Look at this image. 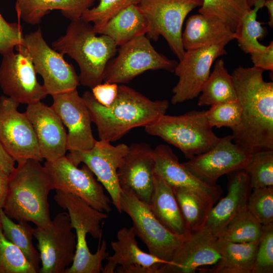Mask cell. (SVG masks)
<instances>
[{
  "mask_svg": "<svg viewBox=\"0 0 273 273\" xmlns=\"http://www.w3.org/2000/svg\"><path fill=\"white\" fill-rule=\"evenodd\" d=\"M264 71L239 66L231 74L242 109L233 140L251 153L273 150V82L263 79Z\"/></svg>",
  "mask_w": 273,
  "mask_h": 273,
  "instance_id": "obj_1",
  "label": "cell"
},
{
  "mask_svg": "<svg viewBox=\"0 0 273 273\" xmlns=\"http://www.w3.org/2000/svg\"><path fill=\"white\" fill-rule=\"evenodd\" d=\"M96 125L100 140L114 142L130 130L145 127L166 114V100L153 101L133 88L118 85L117 97L110 107L99 103L92 92L82 96Z\"/></svg>",
  "mask_w": 273,
  "mask_h": 273,
  "instance_id": "obj_2",
  "label": "cell"
},
{
  "mask_svg": "<svg viewBox=\"0 0 273 273\" xmlns=\"http://www.w3.org/2000/svg\"><path fill=\"white\" fill-rule=\"evenodd\" d=\"M40 161L29 159L18 163L9 174L3 210L17 222L46 228L51 223L48 195L55 190L52 178Z\"/></svg>",
  "mask_w": 273,
  "mask_h": 273,
  "instance_id": "obj_3",
  "label": "cell"
},
{
  "mask_svg": "<svg viewBox=\"0 0 273 273\" xmlns=\"http://www.w3.org/2000/svg\"><path fill=\"white\" fill-rule=\"evenodd\" d=\"M97 34L90 23L80 18L71 21L65 34L52 44L53 49L76 61L80 69V84L91 88L102 83L107 65L118 47L109 36Z\"/></svg>",
  "mask_w": 273,
  "mask_h": 273,
  "instance_id": "obj_4",
  "label": "cell"
},
{
  "mask_svg": "<svg viewBox=\"0 0 273 273\" xmlns=\"http://www.w3.org/2000/svg\"><path fill=\"white\" fill-rule=\"evenodd\" d=\"M54 199L59 207L68 211L76 236L74 258L65 273L103 272L102 262L109 255L107 251V243L103 239L101 243L99 240L97 250L92 254L88 247L86 236L89 234L95 239H101V223L108 218V214L94 208L78 196L59 190H56Z\"/></svg>",
  "mask_w": 273,
  "mask_h": 273,
  "instance_id": "obj_5",
  "label": "cell"
},
{
  "mask_svg": "<svg viewBox=\"0 0 273 273\" xmlns=\"http://www.w3.org/2000/svg\"><path fill=\"white\" fill-rule=\"evenodd\" d=\"M144 128L149 134L179 149L189 159L208 151L220 138L214 133L204 110L177 116L165 114Z\"/></svg>",
  "mask_w": 273,
  "mask_h": 273,
  "instance_id": "obj_6",
  "label": "cell"
},
{
  "mask_svg": "<svg viewBox=\"0 0 273 273\" xmlns=\"http://www.w3.org/2000/svg\"><path fill=\"white\" fill-rule=\"evenodd\" d=\"M120 202L122 211L131 218L136 236L146 245L149 253L170 261L188 236L169 231L155 216L149 205L132 193L121 190Z\"/></svg>",
  "mask_w": 273,
  "mask_h": 273,
  "instance_id": "obj_7",
  "label": "cell"
},
{
  "mask_svg": "<svg viewBox=\"0 0 273 273\" xmlns=\"http://www.w3.org/2000/svg\"><path fill=\"white\" fill-rule=\"evenodd\" d=\"M158 53L145 35L136 37L120 46L116 57L108 63L103 81L122 84L150 70L173 72L177 64Z\"/></svg>",
  "mask_w": 273,
  "mask_h": 273,
  "instance_id": "obj_8",
  "label": "cell"
},
{
  "mask_svg": "<svg viewBox=\"0 0 273 273\" xmlns=\"http://www.w3.org/2000/svg\"><path fill=\"white\" fill-rule=\"evenodd\" d=\"M202 3V0H141L138 5L149 23L147 37L156 41L163 36L181 60L186 52L181 40L184 22L188 14Z\"/></svg>",
  "mask_w": 273,
  "mask_h": 273,
  "instance_id": "obj_9",
  "label": "cell"
},
{
  "mask_svg": "<svg viewBox=\"0 0 273 273\" xmlns=\"http://www.w3.org/2000/svg\"><path fill=\"white\" fill-rule=\"evenodd\" d=\"M68 213H58L46 228H34L41 266L40 273H65L72 263L76 248V236Z\"/></svg>",
  "mask_w": 273,
  "mask_h": 273,
  "instance_id": "obj_10",
  "label": "cell"
},
{
  "mask_svg": "<svg viewBox=\"0 0 273 273\" xmlns=\"http://www.w3.org/2000/svg\"><path fill=\"white\" fill-rule=\"evenodd\" d=\"M24 46L32 60L36 73L42 77L48 95L53 96L76 89L79 76L63 55L46 42L41 29L24 35Z\"/></svg>",
  "mask_w": 273,
  "mask_h": 273,
  "instance_id": "obj_11",
  "label": "cell"
},
{
  "mask_svg": "<svg viewBox=\"0 0 273 273\" xmlns=\"http://www.w3.org/2000/svg\"><path fill=\"white\" fill-rule=\"evenodd\" d=\"M3 56L0 65V86L8 97L19 104H30L48 95L37 81L36 71L29 54L24 45Z\"/></svg>",
  "mask_w": 273,
  "mask_h": 273,
  "instance_id": "obj_12",
  "label": "cell"
},
{
  "mask_svg": "<svg viewBox=\"0 0 273 273\" xmlns=\"http://www.w3.org/2000/svg\"><path fill=\"white\" fill-rule=\"evenodd\" d=\"M19 104L7 96L0 97V142L17 163L42 161L33 126L25 112L18 110Z\"/></svg>",
  "mask_w": 273,
  "mask_h": 273,
  "instance_id": "obj_13",
  "label": "cell"
},
{
  "mask_svg": "<svg viewBox=\"0 0 273 273\" xmlns=\"http://www.w3.org/2000/svg\"><path fill=\"white\" fill-rule=\"evenodd\" d=\"M44 166L52 178L55 190L75 195L100 211H111L112 201L86 165L79 168L65 155L54 161H46Z\"/></svg>",
  "mask_w": 273,
  "mask_h": 273,
  "instance_id": "obj_14",
  "label": "cell"
},
{
  "mask_svg": "<svg viewBox=\"0 0 273 273\" xmlns=\"http://www.w3.org/2000/svg\"><path fill=\"white\" fill-rule=\"evenodd\" d=\"M129 146L121 143L113 146L111 142L100 140L94 147L84 151H71L66 157L76 166L83 163L93 172L110 195L112 203L119 213L121 189L118 169L128 153Z\"/></svg>",
  "mask_w": 273,
  "mask_h": 273,
  "instance_id": "obj_15",
  "label": "cell"
},
{
  "mask_svg": "<svg viewBox=\"0 0 273 273\" xmlns=\"http://www.w3.org/2000/svg\"><path fill=\"white\" fill-rule=\"evenodd\" d=\"M226 44L221 43L186 51L173 72L178 80L172 91L171 102L173 105L198 97L210 75L213 63L216 59L226 54Z\"/></svg>",
  "mask_w": 273,
  "mask_h": 273,
  "instance_id": "obj_16",
  "label": "cell"
},
{
  "mask_svg": "<svg viewBox=\"0 0 273 273\" xmlns=\"http://www.w3.org/2000/svg\"><path fill=\"white\" fill-rule=\"evenodd\" d=\"M251 152L236 144L231 135L220 138L210 150L190 159L183 164L203 182L216 184L222 175L244 169Z\"/></svg>",
  "mask_w": 273,
  "mask_h": 273,
  "instance_id": "obj_17",
  "label": "cell"
},
{
  "mask_svg": "<svg viewBox=\"0 0 273 273\" xmlns=\"http://www.w3.org/2000/svg\"><path fill=\"white\" fill-rule=\"evenodd\" d=\"M52 107L68 129L67 151L92 149L97 140L93 134L89 111L76 89L52 96Z\"/></svg>",
  "mask_w": 273,
  "mask_h": 273,
  "instance_id": "obj_18",
  "label": "cell"
},
{
  "mask_svg": "<svg viewBox=\"0 0 273 273\" xmlns=\"http://www.w3.org/2000/svg\"><path fill=\"white\" fill-rule=\"evenodd\" d=\"M121 190L149 205L154 189L153 149L145 143H133L117 171Z\"/></svg>",
  "mask_w": 273,
  "mask_h": 273,
  "instance_id": "obj_19",
  "label": "cell"
},
{
  "mask_svg": "<svg viewBox=\"0 0 273 273\" xmlns=\"http://www.w3.org/2000/svg\"><path fill=\"white\" fill-rule=\"evenodd\" d=\"M218 238L207 228L191 233L176 251L170 264H162L159 273H192L211 266L219 259Z\"/></svg>",
  "mask_w": 273,
  "mask_h": 273,
  "instance_id": "obj_20",
  "label": "cell"
},
{
  "mask_svg": "<svg viewBox=\"0 0 273 273\" xmlns=\"http://www.w3.org/2000/svg\"><path fill=\"white\" fill-rule=\"evenodd\" d=\"M136 236L132 226L123 227L118 231L117 240L111 243L114 253L107 258L102 272L159 273L162 264L170 263L141 250Z\"/></svg>",
  "mask_w": 273,
  "mask_h": 273,
  "instance_id": "obj_21",
  "label": "cell"
},
{
  "mask_svg": "<svg viewBox=\"0 0 273 273\" xmlns=\"http://www.w3.org/2000/svg\"><path fill=\"white\" fill-rule=\"evenodd\" d=\"M154 174L172 188L192 191L214 206L222 194L221 187L203 182L183 164L168 145L160 144L153 149Z\"/></svg>",
  "mask_w": 273,
  "mask_h": 273,
  "instance_id": "obj_22",
  "label": "cell"
},
{
  "mask_svg": "<svg viewBox=\"0 0 273 273\" xmlns=\"http://www.w3.org/2000/svg\"><path fill=\"white\" fill-rule=\"evenodd\" d=\"M25 112L33 126L43 159L52 162L65 156L67 133L52 106L38 101L27 105Z\"/></svg>",
  "mask_w": 273,
  "mask_h": 273,
  "instance_id": "obj_23",
  "label": "cell"
},
{
  "mask_svg": "<svg viewBox=\"0 0 273 273\" xmlns=\"http://www.w3.org/2000/svg\"><path fill=\"white\" fill-rule=\"evenodd\" d=\"M227 175L228 194L212 207L205 226L218 238L229 222L247 208L252 190L249 178L244 169Z\"/></svg>",
  "mask_w": 273,
  "mask_h": 273,
  "instance_id": "obj_24",
  "label": "cell"
},
{
  "mask_svg": "<svg viewBox=\"0 0 273 273\" xmlns=\"http://www.w3.org/2000/svg\"><path fill=\"white\" fill-rule=\"evenodd\" d=\"M235 39V33L220 19L200 13L187 20L181 40L185 51L221 43Z\"/></svg>",
  "mask_w": 273,
  "mask_h": 273,
  "instance_id": "obj_25",
  "label": "cell"
},
{
  "mask_svg": "<svg viewBox=\"0 0 273 273\" xmlns=\"http://www.w3.org/2000/svg\"><path fill=\"white\" fill-rule=\"evenodd\" d=\"M96 0H16V11L19 19L36 25L51 11L60 10L71 21L81 18L83 13L91 8Z\"/></svg>",
  "mask_w": 273,
  "mask_h": 273,
  "instance_id": "obj_26",
  "label": "cell"
},
{
  "mask_svg": "<svg viewBox=\"0 0 273 273\" xmlns=\"http://www.w3.org/2000/svg\"><path fill=\"white\" fill-rule=\"evenodd\" d=\"M149 206L157 219L171 232L186 237L191 234L186 227L172 187L155 174Z\"/></svg>",
  "mask_w": 273,
  "mask_h": 273,
  "instance_id": "obj_27",
  "label": "cell"
},
{
  "mask_svg": "<svg viewBox=\"0 0 273 273\" xmlns=\"http://www.w3.org/2000/svg\"><path fill=\"white\" fill-rule=\"evenodd\" d=\"M259 241L238 243L218 238L219 259L211 267L200 268L209 273H251Z\"/></svg>",
  "mask_w": 273,
  "mask_h": 273,
  "instance_id": "obj_28",
  "label": "cell"
},
{
  "mask_svg": "<svg viewBox=\"0 0 273 273\" xmlns=\"http://www.w3.org/2000/svg\"><path fill=\"white\" fill-rule=\"evenodd\" d=\"M149 29L148 20L138 5H132L112 17L99 34L110 37L120 47L131 39L145 35Z\"/></svg>",
  "mask_w": 273,
  "mask_h": 273,
  "instance_id": "obj_29",
  "label": "cell"
},
{
  "mask_svg": "<svg viewBox=\"0 0 273 273\" xmlns=\"http://www.w3.org/2000/svg\"><path fill=\"white\" fill-rule=\"evenodd\" d=\"M198 105L211 106L237 100L232 75L225 67L222 59H217L213 71L201 89Z\"/></svg>",
  "mask_w": 273,
  "mask_h": 273,
  "instance_id": "obj_30",
  "label": "cell"
},
{
  "mask_svg": "<svg viewBox=\"0 0 273 273\" xmlns=\"http://www.w3.org/2000/svg\"><path fill=\"white\" fill-rule=\"evenodd\" d=\"M0 224L6 238L24 253L37 272L40 269V254L33 244L34 228L27 221L15 223L0 208Z\"/></svg>",
  "mask_w": 273,
  "mask_h": 273,
  "instance_id": "obj_31",
  "label": "cell"
},
{
  "mask_svg": "<svg viewBox=\"0 0 273 273\" xmlns=\"http://www.w3.org/2000/svg\"><path fill=\"white\" fill-rule=\"evenodd\" d=\"M172 188L188 230L192 233L203 228L213 206L188 189Z\"/></svg>",
  "mask_w": 273,
  "mask_h": 273,
  "instance_id": "obj_32",
  "label": "cell"
},
{
  "mask_svg": "<svg viewBox=\"0 0 273 273\" xmlns=\"http://www.w3.org/2000/svg\"><path fill=\"white\" fill-rule=\"evenodd\" d=\"M264 1H258L254 4L253 9L246 13L235 32L238 46L245 53L261 51L266 47L258 41L266 35V29L256 20L257 12L264 7Z\"/></svg>",
  "mask_w": 273,
  "mask_h": 273,
  "instance_id": "obj_33",
  "label": "cell"
},
{
  "mask_svg": "<svg viewBox=\"0 0 273 273\" xmlns=\"http://www.w3.org/2000/svg\"><path fill=\"white\" fill-rule=\"evenodd\" d=\"M263 225L246 208L227 224L218 238L234 243H243L259 241Z\"/></svg>",
  "mask_w": 273,
  "mask_h": 273,
  "instance_id": "obj_34",
  "label": "cell"
},
{
  "mask_svg": "<svg viewBox=\"0 0 273 273\" xmlns=\"http://www.w3.org/2000/svg\"><path fill=\"white\" fill-rule=\"evenodd\" d=\"M251 9L246 0H202L199 13L220 19L235 32L243 17Z\"/></svg>",
  "mask_w": 273,
  "mask_h": 273,
  "instance_id": "obj_35",
  "label": "cell"
},
{
  "mask_svg": "<svg viewBox=\"0 0 273 273\" xmlns=\"http://www.w3.org/2000/svg\"><path fill=\"white\" fill-rule=\"evenodd\" d=\"M244 170L252 189L273 186V150L252 152Z\"/></svg>",
  "mask_w": 273,
  "mask_h": 273,
  "instance_id": "obj_36",
  "label": "cell"
},
{
  "mask_svg": "<svg viewBox=\"0 0 273 273\" xmlns=\"http://www.w3.org/2000/svg\"><path fill=\"white\" fill-rule=\"evenodd\" d=\"M22 251L9 241L0 224V273H37Z\"/></svg>",
  "mask_w": 273,
  "mask_h": 273,
  "instance_id": "obj_37",
  "label": "cell"
},
{
  "mask_svg": "<svg viewBox=\"0 0 273 273\" xmlns=\"http://www.w3.org/2000/svg\"><path fill=\"white\" fill-rule=\"evenodd\" d=\"M141 0H100L99 4L86 10L81 17L93 23L95 31L99 34L106 23L118 13L132 5H139Z\"/></svg>",
  "mask_w": 273,
  "mask_h": 273,
  "instance_id": "obj_38",
  "label": "cell"
},
{
  "mask_svg": "<svg viewBox=\"0 0 273 273\" xmlns=\"http://www.w3.org/2000/svg\"><path fill=\"white\" fill-rule=\"evenodd\" d=\"M242 109L238 101L220 103L211 106L205 111L207 120L212 127H228L232 130L239 124Z\"/></svg>",
  "mask_w": 273,
  "mask_h": 273,
  "instance_id": "obj_39",
  "label": "cell"
},
{
  "mask_svg": "<svg viewBox=\"0 0 273 273\" xmlns=\"http://www.w3.org/2000/svg\"><path fill=\"white\" fill-rule=\"evenodd\" d=\"M247 209L262 225L273 223V186L252 189Z\"/></svg>",
  "mask_w": 273,
  "mask_h": 273,
  "instance_id": "obj_40",
  "label": "cell"
},
{
  "mask_svg": "<svg viewBox=\"0 0 273 273\" xmlns=\"http://www.w3.org/2000/svg\"><path fill=\"white\" fill-rule=\"evenodd\" d=\"M273 272V223L263 225L251 273Z\"/></svg>",
  "mask_w": 273,
  "mask_h": 273,
  "instance_id": "obj_41",
  "label": "cell"
},
{
  "mask_svg": "<svg viewBox=\"0 0 273 273\" xmlns=\"http://www.w3.org/2000/svg\"><path fill=\"white\" fill-rule=\"evenodd\" d=\"M24 37L22 25L7 21L0 13V54L4 56L24 45Z\"/></svg>",
  "mask_w": 273,
  "mask_h": 273,
  "instance_id": "obj_42",
  "label": "cell"
},
{
  "mask_svg": "<svg viewBox=\"0 0 273 273\" xmlns=\"http://www.w3.org/2000/svg\"><path fill=\"white\" fill-rule=\"evenodd\" d=\"M92 90V93L97 101L102 106L108 107L112 105L117 97L118 85L104 82L96 85Z\"/></svg>",
  "mask_w": 273,
  "mask_h": 273,
  "instance_id": "obj_43",
  "label": "cell"
},
{
  "mask_svg": "<svg viewBox=\"0 0 273 273\" xmlns=\"http://www.w3.org/2000/svg\"><path fill=\"white\" fill-rule=\"evenodd\" d=\"M253 66L263 70H273V42L271 41L261 51L250 54Z\"/></svg>",
  "mask_w": 273,
  "mask_h": 273,
  "instance_id": "obj_44",
  "label": "cell"
},
{
  "mask_svg": "<svg viewBox=\"0 0 273 273\" xmlns=\"http://www.w3.org/2000/svg\"><path fill=\"white\" fill-rule=\"evenodd\" d=\"M15 161L6 152L0 142V168L8 174L15 168Z\"/></svg>",
  "mask_w": 273,
  "mask_h": 273,
  "instance_id": "obj_45",
  "label": "cell"
},
{
  "mask_svg": "<svg viewBox=\"0 0 273 273\" xmlns=\"http://www.w3.org/2000/svg\"><path fill=\"white\" fill-rule=\"evenodd\" d=\"M9 174L0 168V208H3L7 196Z\"/></svg>",
  "mask_w": 273,
  "mask_h": 273,
  "instance_id": "obj_46",
  "label": "cell"
},
{
  "mask_svg": "<svg viewBox=\"0 0 273 273\" xmlns=\"http://www.w3.org/2000/svg\"><path fill=\"white\" fill-rule=\"evenodd\" d=\"M264 7H265L268 11L269 20L268 24L270 27H273V0H265Z\"/></svg>",
  "mask_w": 273,
  "mask_h": 273,
  "instance_id": "obj_47",
  "label": "cell"
},
{
  "mask_svg": "<svg viewBox=\"0 0 273 273\" xmlns=\"http://www.w3.org/2000/svg\"><path fill=\"white\" fill-rule=\"evenodd\" d=\"M260 0H246L248 5L251 8L254 4Z\"/></svg>",
  "mask_w": 273,
  "mask_h": 273,
  "instance_id": "obj_48",
  "label": "cell"
}]
</instances>
